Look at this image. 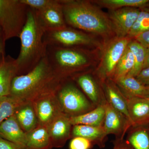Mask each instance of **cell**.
I'll return each mask as SVG.
<instances>
[{"mask_svg": "<svg viewBox=\"0 0 149 149\" xmlns=\"http://www.w3.org/2000/svg\"><path fill=\"white\" fill-rule=\"evenodd\" d=\"M128 37H116L108 42L104 48L101 60L96 75L102 82L111 79L118 61L131 40Z\"/></svg>", "mask_w": 149, "mask_h": 149, "instance_id": "obj_8", "label": "cell"}, {"mask_svg": "<svg viewBox=\"0 0 149 149\" xmlns=\"http://www.w3.org/2000/svg\"><path fill=\"white\" fill-rule=\"evenodd\" d=\"M105 114L103 126L108 136L114 135L116 140H123L132 123L126 116L115 109L107 102L105 105Z\"/></svg>", "mask_w": 149, "mask_h": 149, "instance_id": "obj_9", "label": "cell"}, {"mask_svg": "<svg viewBox=\"0 0 149 149\" xmlns=\"http://www.w3.org/2000/svg\"><path fill=\"white\" fill-rule=\"evenodd\" d=\"M149 29V13L141 9L138 18L131 27L127 37L134 39L137 36Z\"/></svg>", "mask_w": 149, "mask_h": 149, "instance_id": "obj_29", "label": "cell"}, {"mask_svg": "<svg viewBox=\"0 0 149 149\" xmlns=\"http://www.w3.org/2000/svg\"><path fill=\"white\" fill-rule=\"evenodd\" d=\"M94 146L88 139L81 137H73L69 144L70 149H91Z\"/></svg>", "mask_w": 149, "mask_h": 149, "instance_id": "obj_31", "label": "cell"}, {"mask_svg": "<svg viewBox=\"0 0 149 149\" xmlns=\"http://www.w3.org/2000/svg\"><path fill=\"white\" fill-rule=\"evenodd\" d=\"M43 41L47 46L80 48L95 43L93 37L80 30L66 27L45 31Z\"/></svg>", "mask_w": 149, "mask_h": 149, "instance_id": "obj_7", "label": "cell"}, {"mask_svg": "<svg viewBox=\"0 0 149 149\" xmlns=\"http://www.w3.org/2000/svg\"><path fill=\"white\" fill-rule=\"evenodd\" d=\"M5 56H0V65H1V63L2 62L4 58L5 57Z\"/></svg>", "mask_w": 149, "mask_h": 149, "instance_id": "obj_39", "label": "cell"}, {"mask_svg": "<svg viewBox=\"0 0 149 149\" xmlns=\"http://www.w3.org/2000/svg\"><path fill=\"white\" fill-rule=\"evenodd\" d=\"M134 40L142 45L146 49H149V29L140 34L134 38Z\"/></svg>", "mask_w": 149, "mask_h": 149, "instance_id": "obj_33", "label": "cell"}, {"mask_svg": "<svg viewBox=\"0 0 149 149\" xmlns=\"http://www.w3.org/2000/svg\"><path fill=\"white\" fill-rule=\"evenodd\" d=\"M35 11L45 32L67 26L65 19L61 0H57L54 3L42 10Z\"/></svg>", "mask_w": 149, "mask_h": 149, "instance_id": "obj_14", "label": "cell"}, {"mask_svg": "<svg viewBox=\"0 0 149 149\" xmlns=\"http://www.w3.org/2000/svg\"><path fill=\"white\" fill-rule=\"evenodd\" d=\"M141 10L136 8L126 7L109 11L108 15L116 37L128 36Z\"/></svg>", "mask_w": 149, "mask_h": 149, "instance_id": "obj_10", "label": "cell"}, {"mask_svg": "<svg viewBox=\"0 0 149 149\" xmlns=\"http://www.w3.org/2000/svg\"><path fill=\"white\" fill-rule=\"evenodd\" d=\"M45 32L35 11L29 8L26 23L19 37L21 49L15 59L17 75L30 72L46 56L47 46L43 41Z\"/></svg>", "mask_w": 149, "mask_h": 149, "instance_id": "obj_3", "label": "cell"}, {"mask_svg": "<svg viewBox=\"0 0 149 149\" xmlns=\"http://www.w3.org/2000/svg\"><path fill=\"white\" fill-rule=\"evenodd\" d=\"M31 102L37 115L38 125L47 127L62 112L56 93L41 96Z\"/></svg>", "mask_w": 149, "mask_h": 149, "instance_id": "obj_11", "label": "cell"}, {"mask_svg": "<svg viewBox=\"0 0 149 149\" xmlns=\"http://www.w3.org/2000/svg\"><path fill=\"white\" fill-rule=\"evenodd\" d=\"M134 65V55L128 46L118 61L111 79L114 82L128 75L133 69Z\"/></svg>", "mask_w": 149, "mask_h": 149, "instance_id": "obj_26", "label": "cell"}, {"mask_svg": "<svg viewBox=\"0 0 149 149\" xmlns=\"http://www.w3.org/2000/svg\"><path fill=\"white\" fill-rule=\"evenodd\" d=\"M141 9L147 11L149 13V3L147 4V5L146 6H145L143 8Z\"/></svg>", "mask_w": 149, "mask_h": 149, "instance_id": "obj_38", "label": "cell"}, {"mask_svg": "<svg viewBox=\"0 0 149 149\" xmlns=\"http://www.w3.org/2000/svg\"><path fill=\"white\" fill-rule=\"evenodd\" d=\"M27 140L24 149H52L53 147L47 127L38 125L26 133Z\"/></svg>", "mask_w": 149, "mask_h": 149, "instance_id": "obj_22", "label": "cell"}, {"mask_svg": "<svg viewBox=\"0 0 149 149\" xmlns=\"http://www.w3.org/2000/svg\"><path fill=\"white\" fill-rule=\"evenodd\" d=\"M128 116L132 126L149 124V98H126Z\"/></svg>", "mask_w": 149, "mask_h": 149, "instance_id": "obj_15", "label": "cell"}, {"mask_svg": "<svg viewBox=\"0 0 149 149\" xmlns=\"http://www.w3.org/2000/svg\"><path fill=\"white\" fill-rule=\"evenodd\" d=\"M4 32L0 26V56H5L6 42V41Z\"/></svg>", "mask_w": 149, "mask_h": 149, "instance_id": "obj_36", "label": "cell"}, {"mask_svg": "<svg viewBox=\"0 0 149 149\" xmlns=\"http://www.w3.org/2000/svg\"><path fill=\"white\" fill-rule=\"evenodd\" d=\"M105 104L97 107L93 110L84 114L70 117L71 124L72 125H83L94 126H102L103 125L104 120Z\"/></svg>", "mask_w": 149, "mask_h": 149, "instance_id": "obj_24", "label": "cell"}, {"mask_svg": "<svg viewBox=\"0 0 149 149\" xmlns=\"http://www.w3.org/2000/svg\"><path fill=\"white\" fill-rule=\"evenodd\" d=\"M95 4L105 8L109 10L126 7L142 9L147 5L149 0H95L91 1Z\"/></svg>", "mask_w": 149, "mask_h": 149, "instance_id": "obj_25", "label": "cell"}, {"mask_svg": "<svg viewBox=\"0 0 149 149\" xmlns=\"http://www.w3.org/2000/svg\"><path fill=\"white\" fill-rule=\"evenodd\" d=\"M128 47L134 55V65L127 75L136 77L143 69L146 49L134 39L131 40Z\"/></svg>", "mask_w": 149, "mask_h": 149, "instance_id": "obj_27", "label": "cell"}, {"mask_svg": "<svg viewBox=\"0 0 149 149\" xmlns=\"http://www.w3.org/2000/svg\"><path fill=\"white\" fill-rule=\"evenodd\" d=\"M71 79L77 83L95 106L106 103L102 82L97 76L95 77L90 73L84 72L77 74Z\"/></svg>", "mask_w": 149, "mask_h": 149, "instance_id": "obj_12", "label": "cell"}, {"mask_svg": "<svg viewBox=\"0 0 149 149\" xmlns=\"http://www.w3.org/2000/svg\"><path fill=\"white\" fill-rule=\"evenodd\" d=\"M102 85L107 102L129 119L127 99L114 81L106 79L102 82Z\"/></svg>", "mask_w": 149, "mask_h": 149, "instance_id": "obj_17", "label": "cell"}, {"mask_svg": "<svg viewBox=\"0 0 149 149\" xmlns=\"http://www.w3.org/2000/svg\"><path fill=\"white\" fill-rule=\"evenodd\" d=\"M139 82L145 86L149 85V67L144 68L136 77Z\"/></svg>", "mask_w": 149, "mask_h": 149, "instance_id": "obj_32", "label": "cell"}, {"mask_svg": "<svg viewBox=\"0 0 149 149\" xmlns=\"http://www.w3.org/2000/svg\"><path fill=\"white\" fill-rule=\"evenodd\" d=\"M15 117L25 133L32 131L39 125L37 115L30 101H24L17 109Z\"/></svg>", "mask_w": 149, "mask_h": 149, "instance_id": "obj_20", "label": "cell"}, {"mask_svg": "<svg viewBox=\"0 0 149 149\" xmlns=\"http://www.w3.org/2000/svg\"><path fill=\"white\" fill-rule=\"evenodd\" d=\"M114 82L126 98H149V92L146 86L141 84L135 77L126 75Z\"/></svg>", "mask_w": 149, "mask_h": 149, "instance_id": "obj_21", "label": "cell"}, {"mask_svg": "<svg viewBox=\"0 0 149 149\" xmlns=\"http://www.w3.org/2000/svg\"><path fill=\"white\" fill-rule=\"evenodd\" d=\"M24 101L10 95L0 97V124L14 115L17 109Z\"/></svg>", "mask_w": 149, "mask_h": 149, "instance_id": "obj_28", "label": "cell"}, {"mask_svg": "<svg viewBox=\"0 0 149 149\" xmlns=\"http://www.w3.org/2000/svg\"><path fill=\"white\" fill-rule=\"evenodd\" d=\"M147 88H148V91L149 94V85L146 86Z\"/></svg>", "mask_w": 149, "mask_h": 149, "instance_id": "obj_40", "label": "cell"}, {"mask_svg": "<svg viewBox=\"0 0 149 149\" xmlns=\"http://www.w3.org/2000/svg\"><path fill=\"white\" fill-rule=\"evenodd\" d=\"M57 0H21V1L29 8L40 11L52 5Z\"/></svg>", "mask_w": 149, "mask_h": 149, "instance_id": "obj_30", "label": "cell"}, {"mask_svg": "<svg viewBox=\"0 0 149 149\" xmlns=\"http://www.w3.org/2000/svg\"><path fill=\"white\" fill-rule=\"evenodd\" d=\"M0 149H20L15 144L3 139L0 136Z\"/></svg>", "mask_w": 149, "mask_h": 149, "instance_id": "obj_35", "label": "cell"}, {"mask_svg": "<svg viewBox=\"0 0 149 149\" xmlns=\"http://www.w3.org/2000/svg\"><path fill=\"white\" fill-rule=\"evenodd\" d=\"M72 139L73 137H81L91 141L94 146L100 148L105 147L108 140V135L105 132L103 126H94L77 125H72Z\"/></svg>", "mask_w": 149, "mask_h": 149, "instance_id": "obj_18", "label": "cell"}, {"mask_svg": "<svg viewBox=\"0 0 149 149\" xmlns=\"http://www.w3.org/2000/svg\"><path fill=\"white\" fill-rule=\"evenodd\" d=\"M28 8L21 0H0V26L7 40L19 37L27 20Z\"/></svg>", "mask_w": 149, "mask_h": 149, "instance_id": "obj_5", "label": "cell"}, {"mask_svg": "<svg viewBox=\"0 0 149 149\" xmlns=\"http://www.w3.org/2000/svg\"><path fill=\"white\" fill-rule=\"evenodd\" d=\"M63 82L54 72L46 56L30 72L14 77L10 95L31 102L41 96L56 93Z\"/></svg>", "mask_w": 149, "mask_h": 149, "instance_id": "obj_1", "label": "cell"}, {"mask_svg": "<svg viewBox=\"0 0 149 149\" xmlns=\"http://www.w3.org/2000/svg\"><path fill=\"white\" fill-rule=\"evenodd\" d=\"M17 75L15 59L5 56L0 65V97L10 95L13 80Z\"/></svg>", "mask_w": 149, "mask_h": 149, "instance_id": "obj_19", "label": "cell"}, {"mask_svg": "<svg viewBox=\"0 0 149 149\" xmlns=\"http://www.w3.org/2000/svg\"><path fill=\"white\" fill-rule=\"evenodd\" d=\"M46 56L54 72L64 81L84 72L90 64L88 54L80 48L47 46Z\"/></svg>", "mask_w": 149, "mask_h": 149, "instance_id": "obj_4", "label": "cell"}, {"mask_svg": "<svg viewBox=\"0 0 149 149\" xmlns=\"http://www.w3.org/2000/svg\"><path fill=\"white\" fill-rule=\"evenodd\" d=\"M146 57L144 62L143 69L149 67V49H146Z\"/></svg>", "mask_w": 149, "mask_h": 149, "instance_id": "obj_37", "label": "cell"}, {"mask_svg": "<svg viewBox=\"0 0 149 149\" xmlns=\"http://www.w3.org/2000/svg\"><path fill=\"white\" fill-rule=\"evenodd\" d=\"M125 140L133 149H149V124L131 126Z\"/></svg>", "mask_w": 149, "mask_h": 149, "instance_id": "obj_23", "label": "cell"}, {"mask_svg": "<svg viewBox=\"0 0 149 149\" xmlns=\"http://www.w3.org/2000/svg\"><path fill=\"white\" fill-rule=\"evenodd\" d=\"M61 4L67 25L104 37L113 33L108 14L91 1L61 0Z\"/></svg>", "mask_w": 149, "mask_h": 149, "instance_id": "obj_2", "label": "cell"}, {"mask_svg": "<svg viewBox=\"0 0 149 149\" xmlns=\"http://www.w3.org/2000/svg\"><path fill=\"white\" fill-rule=\"evenodd\" d=\"M112 149H133L129 143L123 139L122 140H115L113 142V148Z\"/></svg>", "mask_w": 149, "mask_h": 149, "instance_id": "obj_34", "label": "cell"}, {"mask_svg": "<svg viewBox=\"0 0 149 149\" xmlns=\"http://www.w3.org/2000/svg\"><path fill=\"white\" fill-rule=\"evenodd\" d=\"M67 80L62 83L56 93L63 113L73 117L84 114L96 107L78 88Z\"/></svg>", "mask_w": 149, "mask_h": 149, "instance_id": "obj_6", "label": "cell"}, {"mask_svg": "<svg viewBox=\"0 0 149 149\" xmlns=\"http://www.w3.org/2000/svg\"><path fill=\"white\" fill-rule=\"evenodd\" d=\"M0 136L15 144L20 149L26 145V133L22 129L14 116H10L0 124Z\"/></svg>", "mask_w": 149, "mask_h": 149, "instance_id": "obj_16", "label": "cell"}, {"mask_svg": "<svg viewBox=\"0 0 149 149\" xmlns=\"http://www.w3.org/2000/svg\"><path fill=\"white\" fill-rule=\"evenodd\" d=\"M47 128L53 148L64 146L68 140L72 138L70 117L63 113L57 116Z\"/></svg>", "mask_w": 149, "mask_h": 149, "instance_id": "obj_13", "label": "cell"}]
</instances>
